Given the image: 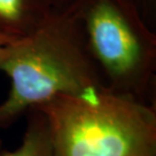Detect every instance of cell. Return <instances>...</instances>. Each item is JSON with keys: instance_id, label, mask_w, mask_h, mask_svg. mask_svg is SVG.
<instances>
[{"instance_id": "cell-8", "label": "cell", "mask_w": 156, "mask_h": 156, "mask_svg": "<svg viewBox=\"0 0 156 156\" xmlns=\"http://www.w3.org/2000/svg\"><path fill=\"white\" fill-rule=\"evenodd\" d=\"M3 150V145H2V141L0 140V152Z\"/></svg>"}, {"instance_id": "cell-3", "label": "cell", "mask_w": 156, "mask_h": 156, "mask_svg": "<svg viewBox=\"0 0 156 156\" xmlns=\"http://www.w3.org/2000/svg\"><path fill=\"white\" fill-rule=\"evenodd\" d=\"M66 9L80 24L107 90L155 105L156 36L137 0H75Z\"/></svg>"}, {"instance_id": "cell-6", "label": "cell", "mask_w": 156, "mask_h": 156, "mask_svg": "<svg viewBox=\"0 0 156 156\" xmlns=\"http://www.w3.org/2000/svg\"><path fill=\"white\" fill-rule=\"evenodd\" d=\"M48 1L54 9L62 10V9H66L67 7H69L75 0H48Z\"/></svg>"}, {"instance_id": "cell-2", "label": "cell", "mask_w": 156, "mask_h": 156, "mask_svg": "<svg viewBox=\"0 0 156 156\" xmlns=\"http://www.w3.org/2000/svg\"><path fill=\"white\" fill-rule=\"evenodd\" d=\"M34 108L46 118L55 156H156L155 105L107 90Z\"/></svg>"}, {"instance_id": "cell-1", "label": "cell", "mask_w": 156, "mask_h": 156, "mask_svg": "<svg viewBox=\"0 0 156 156\" xmlns=\"http://www.w3.org/2000/svg\"><path fill=\"white\" fill-rule=\"evenodd\" d=\"M0 72L11 82L0 104L2 129L58 96L93 98L107 91L80 24L67 9H53L30 36L0 46Z\"/></svg>"}, {"instance_id": "cell-7", "label": "cell", "mask_w": 156, "mask_h": 156, "mask_svg": "<svg viewBox=\"0 0 156 156\" xmlns=\"http://www.w3.org/2000/svg\"><path fill=\"white\" fill-rule=\"evenodd\" d=\"M12 41H15V40L7 38V37H4V36H0V46L5 45V44H8V43L12 42Z\"/></svg>"}, {"instance_id": "cell-5", "label": "cell", "mask_w": 156, "mask_h": 156, "mask_svg": "<svg viewBox=\"0 0 156 156\" xmlns=\"http://www.w3.org/2000/svg\"><path fill=\"white\" fill-rule=\"evenodd\" d=\"M26 115L27 128L20 145L13 151L3 148L0 156H55L44 114L38 108H30Z\"/></svg>"}, {"instance_id": "cell-4", "label": "cell", "mask_w": 156, "mask_h": 156, "mask_svg": "<svg viewBox=\"0 0 156 156\" xmlns=\"http://www.w3.org/2000/svg\"><path fill=\"white\" fill-rule=\"evenodd\" d=\"M53 9L48 0H0V36L14 40L30 36Z\"/></svg>"}]
</instances>
